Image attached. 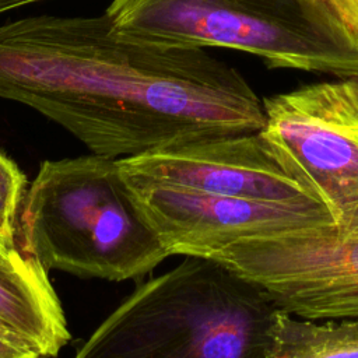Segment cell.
Listing matches in <instances>:
<instances>
[{
	"instance_id": "9a60e30c",
	"label": "cell",
	"mask_w": 358,
	"mask_h": 358,
	"mask_svg": "<svg viewBox=\"0 0 358 358\" xmlns=\"http://www.w3.org/2000/svg\"><path fill=\"white\" fill-rule=\"evenodd\" d=\"M14 248H15V246H13V248H11V246H8V245H6L4 242H1V241H0V260H3L4 257H7V256H8V253H10Z\"/></svg>"
},
{
	"instance_id": "4fadbf2b",
	"label": "cell",
	"mask_w": 358,
	"mask_h": 358,
	"mask_svg": "<svg viewBox=\"0 0 358 358\" xmlns=\"http://www.w3.org/2000/svg\"><path fill=\"white\" fill-rule=\"evenodd\" d=\"M344 22L358 35V0H326Z\"/></svg>"
},
{
	"instance_id": "7c38bea8",
	"label": "cell",
	"mask_w": 358,
	"mask_h": 358,
	"mask_svg": "<svg viewBox=\"0 0 358 358\" xmlns=\"http://www.w3.org/2000/svg\"><path fill=\"white\" fill-rule=\"evenodd\" d=\"M0 358H42V355L27 338L0 323Z\"/></svg>"
},
{
	"instance_id": "8fae6325",
	"label": "cell",
	"mask_w": 358,
	"mask_h": 358,
	"mask_svg": "<svg viewBox=\"0 0 358 358\" xmlns=\"http://www.w3.org/2000/svg\"><path fill=\"white\" fill-rule=\"evenodd\" d=\"M27 179L20 166L0 151V241L15 245V229Z\"/></svg>"
},
{
	"instance_id": "7a4b0ae2",
	"label": "cell",
	"mask_w": 358,
	"mask_h": 358,
	"mask_svg": "<svg viewBox=\"0 0 358 358\" xmlns=\"http://www.w3.org/2000/svg\"><path fill=\"white\" fill-rule=\"evenodd\" d=\"M277 309L222 264L185 257L140 284L73 358H263Z\"/></svg>"
},
{
	"instance_id": "2e32d148",
	"label": "cell",
	"mask_w": 358,
	"mask_h": 358,
	"mask_svg": "<svg viewBox=\"0 0 358 358\" xmlns=\"http://www.w3.org/2000/svg\"><path fill=\"white\" fill-rule=\"evenodd\" d=\"M357 229H358V228H357ZM354 231H355V229H354Z\"/></svg>"
},
{
	"instance_id": "ba28073f",
	"label": "cell",
	"mask_w": 358,
	"mask_h": 358,
	"mask_svg": "<svg viewBox=\"0 0 358 358\" xmlns=\"http://www.w3.org/2000/svg\"><path fill=\"white\" fill-rule=\"evenodd\" d=\"M129 183L169 185L250 200L317 204L271 154L262 133L227 134L117 159Z\"/></svg>"
},
{
	"instance_id": "5b68a950",
	"label": "cell",
	"mask_w": 358,
	"mask_h": 358,
	"mask_svg": "<svg viewBox=\"0 0 358 358\" xmlns=\"http://www.w3.org/2000/svg\"><path fill=\"white\" fill-rule=\"evenodd\" d=\"M271 154L341 231L358 228V76L263 99Z\"/></svg>"
},
{
	"instance_id": "8992f818",
	"label": "cell",
	"mask_w": 358,
	"mask_h": 358,
	"mask_svg": "<svg viewBox=\"0 0 358 358\" xmlns=\"http://www.w3.org/2000/svg\"><path fill=\"white\" fill-rule=\"evenodd\" d=\"M308 319H358V229L334 225L248 238L210 257Z\"/></svg>"
},
{
	"instance_id": "6da1fadb",
	"label": "cell",
	"mask_w": 358,
	"mask_h": 358,
	"mask_svg": "<svg viewBox=\"0 0 358 358\" xmlns=\"http://www.w3.org/2000/svg\"><path fill=\"white\" fill-rule=\"evenodd\" d=\"M0 98L115 159L266 124L263 99L235 67L204 49L120 38L105 13L1 24Z\"/></svg>"
},
{
	"instance_id": "52a82bcc",
	"label": "cell",
	"mask_w": 358,
	"mask_h": 358,
	"mask_svg": "<svg viewBox=\"0 0 358 358\" xmlns=\"http://www.w3.org/2000/svg\"><path fill=\"white\" fill-rule=\"evenodd\" d=\"M127 185L169 256L210 259L242 239L333 225L319 204L228 197L169 185Z\"/></svg>"
},
{
	"instance_id": "5bb4252c",
	"label": "cell",
	"mask_w": 358,
	"mask_h": 358,
	"mask_svg": "<svg viewBox=\"0 0 358 358\" xmlns=\"http://www.w3.org/2000/svg\"><path fill=\"white\" fill-rule=\"evenodd\" d=\"M36 1H42V0H0V14L36 3Z\"/></svg>"
},
{
	"instance_id": "30bf717a",
	"label": "cell",
	"mask_w": 358,
	"mask_h": 358,
	"mask_svg": "<svg viewBox=\"0 0 358 358\" xmlns=\"http://www.w3.org/2000/svg\"><path fill=\"white\" fill-rule=\"evenodd\" d=\"M263 358H358V319L315 320L278 308Z\"/></svg>"
},
{
	"instance_id": "9c48e42d",
	"label": "cell",
	"mask_w": 358,
	"mask_h": 358,
	"mask_svg": "<svg viewBox=\"0 0 358 358\" xmlns=\"http://www.w3.org/2000/svg\"><path fill=\"white\" fill-rule=\"evenodd\" d=\"M0 323L53 358L70 341L60 299L48 270L17 246L0 260Z\"/></svg>"
},
{
	"instance_id": "3957f363",
	"label": "cell",
	"mask_w": 358,
	"mask_h": 358,
	"mask_svg": "<svg viewBox=\"0 0 358 358\" xmlns=\"http://www.w3.org/2000/svg\"><path fill=\"white\" fill-rule=\"evenodd\" d=\"M21 252L48 271L124 281L169 257L138 208L117 159L96 154L46 159L24 193Z\"/></svg>"
},
{
	"instance_id": "277c9868",
	"label": "cell",
	"mask_w": 358,
	"mask_h": 358,
	"mask_svg": "<svg viewBox=\"0 0 358 358\" xmlns=\"http://www.w3.org/2000/svg\"><path fill=\"white\" fill-rule=\"evenodd\" d=\"M120 38L162 48H228L273 69L358 76V35L326 0H112Z\"/></svg>"
}]
</instances>
